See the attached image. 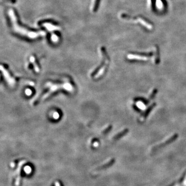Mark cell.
<instances>
[{
    "label": "cell",
    "mask_w": 186,
    "mask_h": 186,
    "mask_svg": "<svg viewBox=\"0 0 186 186\" xmlns=\"http://www.w3.org/2000/svg\"><path fill=\"white\" fill-rule=\"evenodd\" d=\"M178 135L177 134H174L173 136H172L171 137L168 138V140H166L164 142H163L162 143H161L160 144H159L158 145L155 146V147H154V149L155 150H157V149H159V148H160L161 147H163V146L167 145L170 143H172V142L175 141L176 138L178 137Z\"/></svg>",
    "instance_id": "obj_1"
},
{
    "label": "cell",
    "mask_w": 186,
    "mask_h": 186,
    "mask_svg": "<svg viewBox=\"0 0 186 186\" xmlns=\"http://www.w3.org/2000/svg\"><path fill=\"white\" fill-rule=\"evenodd\" d=\"M137 22H139L140 24H141L142 25L145 27L146 29L148 30H152L153 28V25L150 24L149 23L147 22L146 21L145 19H144L142 17H138L137 18Z\"/></svg>",
    "instance_id": "obj_2"
},
{
    "label": "cell",
    "mask_w": 186,
    "mask_h": 186,
    "mask_svg": "<svg viewBox=\"0 0 186 186\" xmlns=\"http://www.w3.org/2000/svg\"><path fill=\"white\" fill-rule=\"evenodd\" d=\"M128 57L129 59H131V60H139V61H147V57L141 55L129 54L128 55Z\"/></svg>",
    "instance_id": "obj_3"
},
{
    "label": "cell",
    "mask_w": 186,
    "mask_h": 186,
    "mask_svg": "<svg viewBox=\"0 0 186 186\" xmlns=\"http://www.w3.org/2000/svg\"><path fill=\"white\" fill-rule=\"evenodd\" d=\"M156 105V103H154V104H153L151 105H150V106H149V107L147 110H146V111H145L143 114L142 115V116H141V121H144L145 120V118L147 117L148 115L149 114L150 112L152 110L154 107H155V106Z\"/></svg>",
    "instance_id": "obj_4"
},
{
    "label": "cell",
    "mask_w": 186,
    "mask_h": 186,
    "mask_svg": "<svg viewBox=\"0 0 186 186\" xmlns=\"http://www.w3.org/2000/svg\"><path fill=\"white\" fill-rule=\"evenodd\" d=\"M100 0H93V4L92 6V10L93 12L96 13L98 10L99 6Z\"/></svg>",
    "instance_id": "obj_5"
},
{
    "label": "cell",
    "mask_w": 186,
    "mask_h": 186,
    "mask_svg": "<svg viewBox=\"0 0 186 186\" xmlns=\"http://www.w3.org/2000/svg\"><path fill=\"white\" fill-rule=\"evenodd\" d=\"M129 131V129H125L124 130H122V131H121V132L117 133L116 136H115L114 137V140H117V139H119L122 136H125V134H126Z\"/></svg>",
    "instance_id": "obj_6"
},
{
    "label": "cell",
    "mask_w": 186,
    "mask_h": 186,
    "mask_svg": "<svg viewBox=\"0 0 186 186\" xmlns=\"http://www.w3.org/2000/svg\"><path fill=\"white\" fill-rule=\"evenodd\" d=\"M156 5L158 9L161 10L163 8L164 4L162 0H156Z\"/></svg>",
    "instance_id": "obj_7"
},
{
    "label": "cell",
    "mask_w": 186,
    "mask_h": 186,
    "mask_svg": "<svg viewBox=\"0 0 186 186\" xmlns=\"http://www.w3.org/2000/svg\"><path fill=\"white\" fill-rule=\"evenodd\" d=\"M155 63L156 64H158L160 63V56H159V50L158 47H156V57Z\"/></svg>",
    "instance_id": "obj_8"
},
{
    "label": "cell",
    "mask_w": 186,
    "mask_h": 186,
    "mask_svg": "<svg viewBox=\"0 0 186 186\" xmlns=\"http://www.w3.org/2000/svg\"><path fill=\"white\" fill-rule=\"evenodd\" d=\"M158 93V89H154L152 93L150 94V96H149V100H152L155 97L156 94Z\"/></svg>",
    "instance_id": "obj_9"
},
{
    "label": "cell",
    "mask_w": 186,
    "mask_h": 186,
    "mask_svg": "<svg viewBox=\"0 0 186 186\" xmlns=\"http://www.w3.org/2000/svg\"><path fill=\"white\" fill-rule=\"evenodd\" d=\"M153 0H148V4L150 8L152 9V8L153 7Z\"/></svg>",
    "instance_id": "obj_10"
},
{
    "label": "cell",
    "mask_w": 186,
    "mask_h": 186,
    "mask_svg": "<svg viewBox=\"0 0 186 186\" xmlns=\"http://www.w3.org/2000/svg\"><path fill=\"white\" fill-rule=\"evenodd\" d=\"M2 1H3L4 2H5L7 3H11V4H14L16 2V0H2Z\"/></svg>",
    "instance_id": "obj_11"
}]
</instances>
